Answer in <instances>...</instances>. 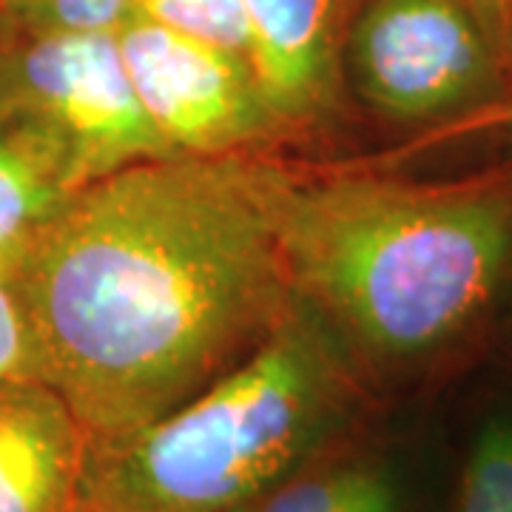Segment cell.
I'll return each instance as SVG.
<instances>
[{
	"instance_id": "obj_11",
	"label": "cell",
	"mask_w": 512,
	"mask_h": 512,
	"mask_svg": "<svg viewBox=\"0 0 512 512\" xmlns=\"http://www.w3.org/2000/svg\"><path fill=\"white\" fill-rule=\"evenodd\" d=\"M439 512H512V393L487 399L470 419Z\"/></svg>"
},
{
	"instance_id": "obj_20",
	"label": "cell",
	"mask_w": 512,
	"mask_h": 512,
	"mask_svg": "<svg viewBox=\"0 0 512 512\" xmlns=\"http://www.w3.org/2000/svg\"><path fill=\"white\" fill-rule=\"evenodd\" d=\"M510 322H512V319H510Z\"/></svg>"
},
{
	"instance_id": "obj_12",
	"label": "cell",
	"mask_w": 512,
	"mask_h": 512,
	"mask_svg": "<svg viewBox=\"0 0 512 512\" xmlns=\"http://www.w3.org/2000/svg\"><path fill=\"white\" fill-rule=\"evenodd\" d=\"M134 9V15L251 60V37L239 0H134Z\"/></svg>"
},
{
	"instance_id": "obj_10",
	"label": "cell",
	"mask_w": 512,
	"mask_h": 512,
	"mask_svg": "<svg viewBox=\"0 0 512 512\" xmlns=\"http://www.w3.org/2000/svg\"><path fill=\"white\" fill-rule=\"evenodd\" d=\"M63 154L12 106L0 103V276L12 285L37 231L72 200Z\"/></svg>"
},
{
	"instance_id": "obj_4",
	"label": "cell",
	"mask_w": 512,
	"mask_h": 512,
	"mask_svg": "<svg viewBox=\"0 0 512 512\" xmlns=\"http://www.w3.org/2000/svg\"><path fill=\"white\" fill-rule=\"evenodd\" d=\"M367 109L439 131L510 97L501 37L470 0H362L339 52Z\"/></svg>"
},
{
	"instance_id": "obj_1",
	"label": "cell",
	"mask_w": 512,
	"mask_h": 512,
	"mask_svg": "<svg viewBox=\"0 0 512 512\" xmlns=\"http://www.w3.org/2000/svg\"><path fill=\"white\" fill-rule=\"evenodd\" d=\"M35 379L89 444L200 396L291 311L248 157H165L74 191L12 279Z\"/></svg>"
},
{
	"instance_id": "obj_13",
	"label": "cell",
	"mask_w": 512,
	"mask_h": 512,
	"mask_svg": "<svg viewBox=\"0 0 512 512\" xmlns=\"http://www.w3.org/2000/svg\"><path fill=\"white\" fill-rule=\"evenodd\" d=\"M134 12V0H15L0 23L26 32L117 35Z\"/></svg>"
},
{
	"instance_id": "obj_15",
	"label": "cell",
	"mask_w": 512,
	"mask_h": 512,
	"mask_svg": "<svg viewBox=\"0 0 512 512\" xmlns=\"http://www.w3.org/2000/svg\"><path fill=\"white\" fill-rule=\"evenodd\" d=\"M473 134H487V137L498 140L501 146L512 148V97L495 103L490 109L478 111V114H470L453 126L430 131L427 137H421L419 146L427 148L433 143H441V140H458V137H473Z\"/></svg>"
},
{
	"instance_id": "obj_16",
	"label": "cell",
	"mask_w": 512,
	"mask_h": 512,
	"mask_svg": "<svg viewBox=\"0 0 512 512\" xmlns=\"http://www.w3.org/2000/svg\"><path fill=\"white\" fill-rule=\"evenodd\" d=\"M476 6V12L481 18L493 26V32L501 37V23H504V12H507V3L510 0H470Z\"/></svg>"
},
{
	"instance_id": "obj_2",
	"label": "cell",
	"mask_w": 512,
	"mask_h": 512,
	"mask_svg": "<svg viewBox=\"0 0 512 512\" xmlns=\"http://www.w3.org/2000/svg\"><path fill=\"white\" fill-rule=\"evenodd\" d=\"M251 163L293 291L370 384L453 365L510 299L512 160L439 183Z\"/></svg>"
},
{
	"instance_id": "obj_8",
	"label": "cell",
	"mask_w": 512,
	"mask_h": 512,
	"mask_svg": "<svg viewBox=\"0 0 512 512\" xmlns=\"http://www.w3.org/2000/svg\"><path fill=\"white\" fill-rule=\"evenodd\" d=\"M251 63L282 126L313 123L333 106L345 0H239Z\"/></svg>"
},
{
	"instance_id": "obj_17",
	"label": "cell",
	"mask_w": 512,
	"mask_h": 512,
	"mask_svg": "<svg viewBox=\"0 0 512 512\" xmlns=\"http://www.w3.org/2000/svg\"><path fill=\"white\" fill-rule=\"evenodd\" d=\"M501 46H504V57H507V66H510L512 72V0L507 3L504 23H501Z\"/></svg>"
},
{
	"instance_id": "obj_3",
	"label": "cell",
	"mask_w": 512,
	"mask_h": 512,
	"mask_svg": "<svg viewBox=\"0 0 512 512\" xmlns=\"http://www.w3.org/2000/svg\"><path fill=\"white\" fill-rule=\"evenodd\" d=\"M362 367L296 296L259 348L200 396L86 453L89 512H242L367 424Z\"/></svg>"
},
{
	"instance_id": "obj_5",
	"label": "cell",
	"mask_w": 512,
	"mask_h": 512,
	"mask_svg": "<svg viewBox=\"0 0 512 512\" xmlns=\"http://www.w3.org/2000/svg\"><path fill=\"white\" fill-rule=\"evenodd\" d=\"M0 103L55 143L74 191L128 165L174 157L134 92L117 35L0 23Z\"/></svg>"
},
{
	"instance_id": "obj_7",
	"label": "cell",
	"mask_w": 512,
	"mask_h": 512,
	"mask_svg": "<svg viewBox=\"0 0 512 512\" xmlns=\"http://www.w3.org/2000/svg\"><path fill=\"white\" fill-rule=\"evenodd\" d=\"M89 439L49 384L0 387V512H77Z\"/></svg>"
},
{
	"instance_id": "obj_18",
	"label": "cell",
	"mask_w": 512,
	"mask_h": 512,
	"mask_svg": "<svg viewBox=\"0 0 512 512\" xmlns=\"http://www.w3.org/2000/svg\"><path fill=\"white\" fill-rule=\"evenodd\" d=\"M12 6H15V0H0V20L6 18L9 12H12Z\"/></svg>"
},
{
	"instance_id": "obj_14",
	"label": "cell",
	"mask_w": 512,
	"mask_h": 512,
	"mask_svg": "<svg viewBox=\"0 0 512 512\" xmlns=\"http://www.w3.org/2000/svg\"><path fill=\"white\" fill-rule=\"evenodd\" d=\"M35 379L29 328L20 311L18 293L0 276V387Z\"/></svg>"
},
{
	"instance_id": "obj_6",
	"label": "cell",
	"mask_w": 512,
	"mask_h": 512,
	"mask_svg": "<svg viewBox=\"0 0 512 512\" xmlns=\"http://www.w3.org/2000/svg\"><path fill=\"white\" fill-rule=\"evenodd\" d=\"M128 77L174 157H237L282 128L254 63L134 15L117 32Z\"/></svg>"
},
{
	"instance_id": "obj_9",
	"label": "cell",
	"mask_w": 512,
	"mask_h": 512,
	"mask_svg": "<svg viewBox=\"0 0 512 512\" xmlns=\"http://www.w3.org/2000/svg\"><path fill=\"white\" fill-rule=\"evenodd\" d=\"M242 512H424L419 464L365 424Z\"/></svg>"
},
{
	"instance_id": "obj_19",
	"label": "cell",
	"mask_w": 512,
	"mask_h": 512,
	"mask_svg": "<svg viewBox=\"0 0 512 512\" xmlns=\"http://www.w3.org/2000/svg\"><path fill=\"white\" fill-rule=\"evenodd\" d=\"M77 512H89V510H83V507H80V510H77Z\"/></svg>"
}]
</instances>
